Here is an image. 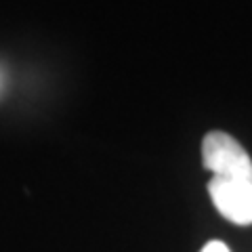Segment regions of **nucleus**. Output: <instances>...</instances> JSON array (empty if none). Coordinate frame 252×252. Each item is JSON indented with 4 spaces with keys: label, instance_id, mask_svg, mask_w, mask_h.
<instances>
[{
    "label": "nucleus",
    "instance_id": "1",
    "mask_svg": "<svg viewBox=\"0 0 252 252\" xmlns=\"http://www.w3.org/2000/svg\"><path fill=\"white\" fill-rule=\"evenodd\" d=\"M204 168L212 172L208 193L227 220L252 225V160L238 141L223 130H212L202 141Z\"/></svg>",
    "mask_w": 252,
    "mask_h": 252
},
{
    "label": "nucleus",
    "instance_id": "2",
    "mask_svg": "<svg viewBox=\"0 0 252 252\" xmlns=\"http://www.w3.org/2000/svg\"><path fill=\"white\" fill-rule=\"evenodd\" d=\"M202 252H231V250L227 248L223 242H217V240H215V242H208L206 246L202 248Z\"/></svg>",
    "mask_w": 252,
    "mask_h": 252
}]
</instances>
